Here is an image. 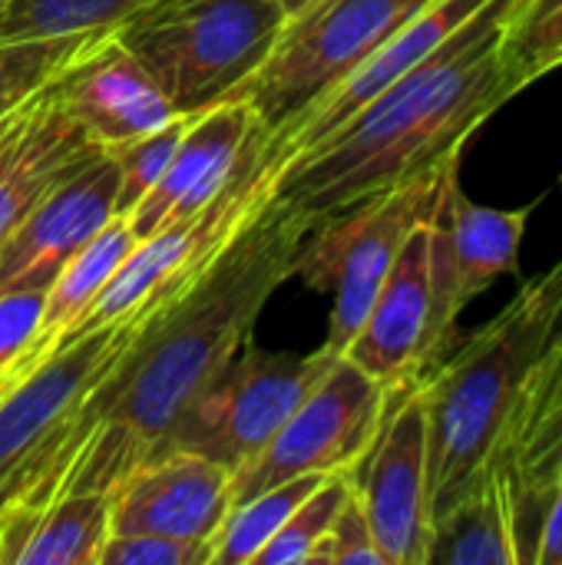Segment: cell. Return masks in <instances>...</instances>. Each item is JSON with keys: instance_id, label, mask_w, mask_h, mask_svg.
Listing matches in <instances>:
<instances>
[{"instance_id": "cell-1", "label": "cell", "mask_w": 562, "mask_h": 565, "mask_svg": "<svg viewBox=\"0 0 562 565\" xmlns=\"http://www.w3.org/2000/svg\"><path fill=\"white\" fill-rule=\"evenodd\" d=\"M305 238L265 199L195 285L142 324L73 414L36 500L3 520H30L60 493H113L152 460L185 407L252 338L268 298L295 278Z\"/></svg>"}, {"instance_id": "cell-2", "label": "cell", "mask_w": 562, "mask_h": 565, "mask_svg": "<svg viewBox=\"0 0 562 565\" xmlns=\"http://www.w3.org/2000/svg\"><path fill=\"white\" fill-rule=\"evenodd\" d=\"M513 7L490 0L424 63L288 156L268 202L311 235L358 202L464 156L467 139L527 89L503 50Z\"/></svg>"}, {"instance_id": "cell-3", "label": "cell", "mask_w": 562, "mask_h": 565, "mask_svg": "<svg viewBox=\"0 0 562 565\" xmlns=\"http://www.w3.org/2000/svg\"><path fill=\"white\" fill-rule=\"evenodd\" d=\"M560 338L562 258L523 281L494 321L421 381L431 523L487 470L507 414Z\"/></svg>"}, {"instance_id": "cell-4", "label": "cell", "mask_w": 562, "mask_h": 565, "mask_svg": "<svg viewBox=\"0 0 562 565\" xmlns=\"http://www.w3.org/2000/svg\"><path fill=\"white\" fill-rule=\"evenodd\" d=\"M285 20L282 0H146L113 33L179 116H199L238 93Z\"/></svg>"}, {"instance_id": "cell-5", "label": "cell", "mask_w": 562, "mask_h": 565, "mask_svg": "<svg viewBox=\"0 0 562 565\" xmlns=\"http://www.w3.org/2000/svg\"><path fill=\"white\" fill-rule=\"evenodd\" d=\"M282 156L272 136L258 126L219 195L202 205L195 215L179 218L159 228L149 238H139L126 262L103 285L89 311L76 321L66 344L83 334H93L132 311H162L172 305L195 278L219 258L229 238L245 225V218L268 199L272 179L282 169ZM63 344V348H66Z\"/></svg>"}, {"instance_id": "cell-6", "label": "cell", "mask_w": 562, "mask_h": 565, "mask_svg": "<svg viewBox=\"0 0 562 565\" xmlns=\"http://www.w3.org/2000/svg\"><path fill=\"white\" fill-rule=\"evenodd\" d=\"M427 3L431 0H315L285 20L268 56L235 96L255 106L258 126L272 139H282Z\"/></svg>"}, {"instance_id": "cell-7", "label": "cell", "mask_w": 562, "mask_h": 565, "mask_svg": "<svg viewBox=\"0 0 562 565\" xmlns=\"http://www.w3.org/2000/svg\"><path fill=\"white\" fill-rule=\"evenodd\" d=\"M454 172H460V156L358 202L305 238L295 275L308 288L335 295L325 341L328 354H344V348L354 341L401 245L434 212L444 182Z\"/></svg>"}, {"instance_id": "cell-8", "label": "cell", "mask_w": 562, "mask_h": 565, "mask_svg": "<svg viewBox=\"0 0 562 565\" xmlns=\"http://www.w3.org/2000/svg\"><path fill=\"white\" fill-rule=\"evenodd\" d=\"M156 311H132L30 371L0 397V520L26 510L79 404L99 387Z\"/></svg>"}, {"instance_id": "cell-9", "label": "cell", "mask_w": 562, "mask_h": 565, "mask_svg": "<svg viewBox=\"0 0 562 565\" xmlns=\"http://www.w3.org/2000/svg\"><path fill=\"white\" fill-rule=\"evenodd\" d=\"M335 358L338 354H328L325 348L308 358L275 354L255 348L248 338L185 407L159 454L189 450L235 473L275 437Z\"/></svg>"}, {"instance_id": "cell-10", "label": "cell", "mask_w": 562, "mask_h": 565, "mask_svg": "<svg viewBox=\"0 0 562 565\" xmlns=\"http://www.w3.org/2000/svg\"><path fill=\"white\" fill-rule=\"evenodd\" d=\"M391 391L338 354L275 437L232 473V507L305 473H344L371 447Z\"/></svg>"}, {"instance_id": "cell-11", "label": "cell", "mask_w": 562, "mask_h": 565, "mask_svg": "<svg viewBox=\"0 0 562 565\" xmlns=\"http://www.w3.org/2000/svg\"><path fill=\"white\" fill-rule=\"evenodd\" d=\"M344 477L371 523L384 565H427L431 490L421 381L391 387L371 447L351 470H344Z\"/></svg>"}, {"instance_id": "cell-12", "label": "cell", "mask_w": 562, "mask_h": 565, "mask_svg": "<svg viewBox=\"0 0 562 565\" xmlns=\"http://www.w3.org/2000/svg\"><path fill=\"white\" fill-rule=\"evenodd\" d=\"M487 470L503 497L517 565H533L547 510L562 483V338L507 414Z\"/></svg>"}, {"instance_id": "cell-13", "label": "cell", "mask_w": 562, "mask_h": 565, "mask_svg": "<svg viewBox=\"0 0 562 565\" xmlns=\"http://www.w3.org/2000/svg\"><path fill=\"white\" fill-rule=\"evenodd\" d=\"M454 331L444 328L431 278V215L401 245L361 331L344 358L388 391L424 381L447 351Z\"/></svg>"}, {"instance_id": "cell-14", "label": "cell", "mask_w": 562, "mask_h": 565, "mask_svg": "<svg viewBox=\"0 0 562 565\" xmlns=\"http://www.w3.org/2000/svg\"><path fill=\"white\" fill-rule=\"evenodd\" d=\"M527 209L477 205L460 189V172L444 182L431 212V278L444 328H457V315L484 295L497 278L520 271V245L527 235Z\"/></svg>"}, {"instance_id": "cell-15", "label": "cell", "mask_w": 562, "mask_h": 565, "mask_svg": "<svg viewBox=\"0 0 562 565\" xmlns=\"http://www.w3.org/2000/svg\"><path fill=\"white\" fill-rule=\"evenodd\" d=\"M119 169L103 152L43 195L0 238V291H46L116 215Z\"/></svg>"}, {"instance_id": "cell-16", "label": "cell", "mask_w": 562, "mask_h": 565, "mask_svg": "<svg viewBox=\"0 0 562 565\" xmlns=\"http://www.w3.org/2000/svg\"><path fill=\"white\" fill-rule=\"evenodd\" d=\"M232 510V473L199 454L166 450L109 493V536L212 543Z\"/></svg>"}, {"instance_id": "cell-17", "label": "cell", "mask_w": 562, "mask_h": 565, "mask_svg": "<svg viewBox=\"0 0 562 565\" xmlns=\"http://www.w3.org/2000/svg\"><path fill=\"white\" fill-rule=\"evenodd\" d=\"M50 89L103 149L139 139L179 116L113 30L89 36L50 79Z\"/></svg>"}, {"instance_id": "cell-18", "label": "cell", "mask_w": 562, "mask_h": 565, "mask_svg": "<svg viewBox=\"0 0 562 565\" xmlns=\"http://www.w3.org/2000/svg\"><path fill=\"white\" fill-rule=\"evenodd\" d=\"M258 129L255 106L245 96L225 99L192 116L172 162L162 179L126 215L136 238H149L159 228L195 215L232 179L252 132Z\"/></svg>"}, {"instance_id": "cell-19", "label": "cell", "mask_w": 562, "mask_h": 565, "mask_svg": "<svg viewBox=\"0 0 562 565\" xmlns=\"http://www.w3.org/2000/svg\"><path fill=\"white\" fill-rule=\"evenodd\" d=\"M106 149L63 109L50 83L26 99L0 129V238Z\"/></svg>"}, {"instance_id": "cell-20", "label": "cell", "mask_w": 562, "mask_h": 565, "mask_svg": "<svg viewBox=\"0 0 562 565\" xmlns=\"http://www.w3.org/2000/svg\"><path fill=\"white\" fill-rule=\"evenodd\" d=\"M490 0H431L407 23H401L338 89H331L325 99H318L282 139H272L275 149H278V156L288 159V156L315 146L318 139H325L354 109H361L368 99H374L394 79H401L417 63H424L437 46H444Z\"/></svg>"}, {"instance_id": "cell-21", "label": "cell", "mask_w": 562, "mask_h": 565, "mask_svg": "<svg viewBox=\"0 0 562 565\" xmlns=\"http://www.w3.org/2000/svg\"><path fill=\"white\" fill-rule=\"evenodd\" d=\"M136 242L139 238L132 235L129 218L126 215H113L99 228V235L56 275V281L46 288V298H43V318H40L36 338L30 341V348L23 351V358L10 371L3 394L13 384H20L30 371H36L43 361H50L53 354L63 351L70 331L89 311V305L96 301L103 285L113 278V271L126 262V255L136 248Z\"/></svg>"}, {"instance_id": "cell-22", "label": "cell", "mask_w": 562, "mask_h": 565, "mask_svg": "<svg viewBox=\"0 0 562 565\" xmlns=\"http://www.w3.org/2000/svg\"><path fill=\"white\" fill-rule=\"evenodd\" d=\"M109 493H60L30 520H0L3 565H99Z\"/></svg>"}, {"instance_id": "cell-23", "label": "cell", "mask_w": 562, "mask_h": 565, "mask_svg": "<svg viewBox=\"0 0 562 565\" xmlns=\"http://www.w3.org/2000/svg\"><path fill=\"white\" fill-rule=\"evenodd\" d=\"M427 565H517L503 497L490 470L431 523Z\"/></svg>"}, {"instance_id": "cell-24", "label": "cell", "mask_w": 562, "mask_h": 565, "mask_svg": "<svg viewBox=\"0 0 562 565\" xmlns=\"http://www.w3.org/2000/svg\"><path fill=\"white\" fill-rule=\"evenodd\" d=\"M321 473H305L295 480H285L238 507L229 510L225 523L215 533L212 565H252L258 550L282 530V523L291 516V510L321 487Z\"/></svg>"}, {"instance_id": "cell-25", "label": "cell", "mask_w": 562, "mask_h": 565, "mask_svg": "<svg viewBox=\"0 0 562 565\" xmlns=\"http://www.w3.org/2000/svg\"><path fill=\"white\" fill-rule=\"evenodd\" d=\"M146 0H0V43L113 30Z\"/></svg>"}, {"instance_id": "cell-26", "label": "cell", "mask_w": 562, "mask_h": 565, "mask_svg": "<svg viewBox=\"0 0 562 565\" xmlns=\"http://www.w3.org/2000/svg\"><path fill=\"white\" fill-rule=\"evenodd\" d=\"M351 483L344 473H328L318 490H311L291 516L282 523V530L258 550L252 565H311L318 543L325 540L335 513L348 500Z\"/></svg>"}, {"instance_id": "cell-27", "label": "cell", "mask_w": 562, "mask_h": 565, "mask_svg": "<svg viewBox=\"0 0 562 565\" xmlns=\"http://www.w3.org/2000/svg\"><path fill=\"white\" fill-rule=\"evenodd\" d=\"M89 36L96 33L0 43V119L33 99Z\"/></svg>"}, {"instance_id": "cell-28", "label": "cell", "mask_w": 562, "mask_h": 565, "mask_svg": "<svg viewBox=\"0 0 562 565\" xmlns=\"http://www.w3.org/2000/svg\"><path fill=\"white\" fill-rule=\"evenodd\" d=\"M510 66L530 86L562 66V0H517L507 40Z\"/></svg>"}, {"instance_id": "cell-29", "label": "cell", "mask_w": 562, "mask_h": 565, "mask_svg": "<svg viewBox=\"0 0 562 565\" xmlns=\"http://www.w3.org/2000/svg\"><path fill=\"white\" fill-rule=\"evenodd\" d=\"M189 122H192V116H176L166 126L139 136V139H129V142H119V146L106 149V156L119 169L116 215H129L136 209V202L162 179V172L172 162Z\"/></svg>"}, {"instance_id": "cell-30", "label": "cell", "mask_w": 562, "mask_h": 565, "mask_svg": "<svg viewBox=\"0 0 562 565\" xmlns=\"http://www.w3.org/2000/svg\"><path fill=\"white\" fill-rule=\"evenodd\" d=\"M384 565V556L374 543L371 523L358 503L354 493H348V500L341 503V510L335 513L325 540L318 543L311 565Z\"/></svg>"}, {"instance_id": "cell-31", "label": "cell", "mask_w": 562, "mask_h": 565, "mask_svg": "<svg viewBox=\"0 0 562 565\" xmlns=\"http://www.w3.org/2000/svg\"><path fill=\"white\" fill-rule=\"evenodd\" d=\"M99 565H212V543L166 536H109Z\"/></svg>"}, {"instance_id": "cell-32", "label": "cell", "mask_w": 562, "mask_h": 565, "mask_svg": "<svg viewBox=\"0 0 562 565\" xmlns=\"http://www.w3.org/2000/svg\"><path fill=\"white\" fill-rule=\"evenodd\" d=\"M43 298L46 291L23 288V291H0V397L7 387L10 371L36 338L40 318H43Z\"/></svg>"}, {"instance_id": "cell-33", "label": "cell", "mask_w": 562, "mask_h": 565, "mask_svg": "<svg viewBox=\"0 0 562 565\" xmlns=\"http://www.w3.org/2000/svg\"><path fill=\"white\" fill-rule=\"evenodd\" d=\"M533 565H562V483L547 510L540 543H537V563Z\"/></svg>"}, {"instance_id": "cell-34", "label": "cell", "mask_w": 562, "mask_h": 565, "mask_svg": "<svg viewBox=\"0 0 562 565\" xmlns=\"http://www.w3.org/2000/svg\"><path fill=\"white\" fill-rule=\"evenodd\" d=\"M308 3H315V0H282V7H285V13L291 17V13H298L301 7H308Z\"/></svg>"}, {"instance_id": "cell-35", "label": "cell", "mask_w": 562, "mask_h": 565, "mask_svg": "<svg viewBox=\"0 0 562 565\" xmlns=\"http://www.w3.org/2000/svg\"><path fill=\"white\" fill-rule=\"evenodd\" d=\"M10 116H13V113H10ZM10 116H3V119H0V129H3V126H7V119H10Z\"/></svg>"}, {"instance_id": "cell-36", "label": "cell", "mask_w": 562, "mask_h": 565, "mask_svg": "<svg viewBox=\"0 0 562 565\" xmlns=\"http://www.w3.org/2000/svg\"><path fill=\"white\" fill-rule=\"evenodd\" d=\"M560 189H562V179H560Z\"/></svg>"}]
</instances>
